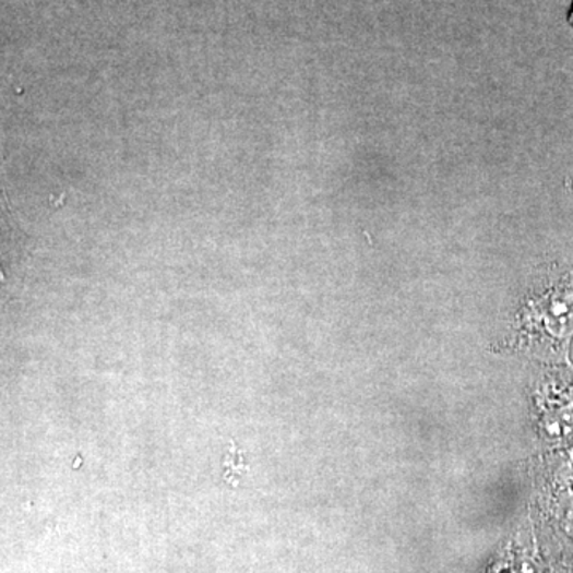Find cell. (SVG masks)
<instances>
[{
    "mask_svg": "<svg viewBox=\"0 0 573 573\" xmlns=\"http://www.w3.org/2000/svg\"><path fill=\"white\" fill-rule=\"evenodd\" d=\"M571 23H573V9H572V13H571Z\"/></svg>",
    "mask_w": 573,
    "mask_h": 573,
    "instance_id": "7a4b0ae2",
    "label": "cell"
},
{
    "mask_svg": "<svg viewBox=\"0 0 573 573\" xmlns=\"http://www.w3.org/2000/svg\"><path fill=\"white\" fill-rule=\"evenodd\" d=\"M224 479L231 485L232 488H238L239 477L246 475L249 471V465L244 462V456H242L239 447L236 446L235 441H231V447H229V453L224 457Z\"/></svg>",
    "mask_w": 573,
    "mask_h": 573,
    "instance_id": "6da1fadb",
    "label": "cell"
}]
</instances>
